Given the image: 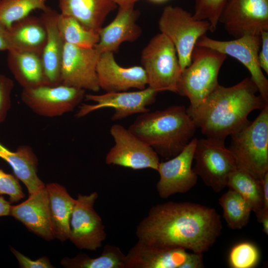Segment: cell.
I'll return each mask as SVG.
<instances>
[{"label":"cell","instance_id":"cell-27","mask_svg":"<svg viewBox=\"0 0 268 268\" xmlns=\"http://www.w3.org/2000/svg\"><path fill=\"white\" fill-rule=\"evenodd\" d=\"M243 169L237 167L229 175L226 187L239 194L250 204L258 222L262 215L263 192L262 182Z\"/></svg>","mask_w":268,"mask_h":268},{"label":"cell","instance_id":"cell-4","mask_svg":"<svg viewBox=\"0 0 268 268\" xmlns=\"http://www.w3.org/2000/svg\"><path fill=\"white\" fill-rule=\"evenodd\" d=\"M231 136L228 149L237 166L262 181L268 172V104L253 122Z\"/></svg>","mask_w":268,"mask_h":268},{"label":"cell","instance_id":"cell-23","mask_svg":"<svg viewBox=\"0 0 268 268\" xmlns=\"http://www.w3.org/2000/svg\"><path fill=\"white\" fill-rule=\"evenodd\" d=\"M0 158L11 167L14 175L26 187L29 195L45 186L37 175V157L29 146L20 145L13 151L0 142Z\"/></svg>","mask_w":268,"mask_h":268},{"label":"cell","instance_id":"cell-37","mask_svg":"<svg viewBox=\"0 0 268 268\" xmlns=\"http://www.w3.org/2000/svg\"><path fill=\"white\" fill-rule=\"evenodd\" d=\"M261 45L258 54V60L262 69L268 74V31L261 34Z\"/></svg>","mask_w":268,"mask_h":268},{"label":"cell","instance_id":"cell-34","mask_svg":"<svg viewBox=\"0 0 268 268\" xmlns=\"http://www.w3.org/2000/svg\"><path fill=\"white\" fill-rule=\"evenodd\" d=\"M9 196L10 203L17 202L23 199L25 195L15 176L4 172L0 169V195Z\"/></svg>","mask_w":268,"mask_h":268},{"label":"cell","instance_id":"cell-40","mask_svg":"<svg viewBox=\"0 0 268 268\" xmlns=\"http://www.w3.org/2000/svg\"><path fill=\"white\" fill-rule=\"evenodd\" d=\"M10 49L7 28L0 23V51H8Z\"/></svg>","mask_w":268,"mask_h":268},{"label":"cell","instance_id":"cell-5","mask_svg":"<svg viewBox=\"0 0 268 268\" xmlns=\"http://www.w3.org/2000/svg\"><path fill=\"white\" fill-rule=\"evenodd\" d=\"M226 58L216 50L196 46L190 64L182 71L177 93L187 97L190 106L199 105L219 84V72Z\"/></svg>","mask_w":268,"mask_h":268},{"label":"cell","instance_id":"cell-35","mask_svg":"<svg viewBox=\"0 0 268 268\" xmlns=\"http://www.w3.org/2000/svg\"><path fill=\"white\" fill-rule=\"evenodd\" d=\"M14 87L13 80L0 74V124L5 120L11 106V95Z\"/></svg>","mask_w":268,"mask_h":268},{"label":"cell","instance_id":"cell-16","mask_svg":"<svg viewBox=\"0 0 268 268\" xmlns=\"http://www.w3.org/2000/svg\"><path fill=\"white\" fill-rule=\"evenodd\" d=\"M198 139L193 138L176 156L159 163V180L156 189L159 197L167 199L177 193H185L197 184L198 176L192 168Z\"/></svg>","mask_w":268,"mask_h":268},{"label":"cell","instance_id":"cell-42","mask_svg":"<svg viewBox=\"0 0 268 268\" xmlns=\"http://www.w3.org/2000/svg\"><path fill=\"white\" fill-rule=\"evenodd\" d=\"M116 5L121 8H132L138 0H112Z\"/></svg>","mask_w":268,"mask_h":268},{"label":"cell","instance_id":"cell-29","mask_svg":"<svg viewBox=\"0 0 268 268\" xmlns=\"http://www.w3.org/2000/svg\"><path fill=\"white\" fill-rule=\"evenodd\" d=\"M57 24L66 43L81 48H93L99 42L98 32L87 29L73 17L58 12Z\"/></svg>","mask_w":268,"mask_h":268},{"label":"cell","instance_id":"cell-25","mask_svg":"<svg viewBox=\"0 0 268 268\" xmlns=\"http://www.w3.org/2000/svg\"><path fill=\"white\" fill-rule=\"evenodd\" d=\"M7 35L10 49L41 54L47 39V31L40 16L28 15L13 23L7 29Z\"/></svg>","mask_w":268,"mask_h":268},{"label":"cell","instance_id":"cell-24","mask_svg":"<svg viewBox=\"0 0 268 268\" xmlns=\"http://www.w3.org/2000/svg\"><path fill=\"white\" fill-rule=\"evenodd\" d=\"M59 3L60 13L73 17L85 27L97 32L117 6L112 0H59Z\"/></svg>","mask_w":268,"mask_h":268},{"label":"cell","instance_id":"cell-18","mask_svg":"<svg viewBox=\"0 0 268 268\" xmlns=\"http://www.w3.org/2000/svg\"><path fill=\"white\" fill-rule=\"evenodd\" d=\"M9 215L45 240L49 241L55 238L46 185L29 195L28 198L22 203L11 205Z\"/></svg>","mask_w":268,"mask_h":268},{"label":"cell","instance_id":"cell-38","mask_svg":"<svg viewBox=\"0 0 268 268\" xmlns=\"http://www.w3.org/2000/svg\"><path fill=\"white\" fill-rule=\"evenodd\" d=\"M203 253L193 252L188 253L185 261L179 268H204Z\"/></svg>","mask_w":268,"mask_h":268},{"label":"cell","instance_id":"cell-3","mask_svg":"<svg viewBox=\"0 0 268 268\" xmlns=\"http://www.w3.org/2000/svg\"><path fill=\"white\" fill-rule=\"evenodd\" d=\"M197 128L184 106L140 114L128 130L156 152L169 159L193 138Z\"/></svg>","mask_w":268,"mask_h":268},{"label":"cell","instance_id":"cell-2","mask_svg":"<svg viewBox=\"0 0 268 268\" xmlns=\"http://www.w3.org/2000/svg\"><path fill=\"white\" fill-rule=\"evenodd\" d=\"M258 93L251 77L230 87L219 84L199 105L186 108L187 112L206 137L225 141L250 123L251 112L268 104Z\"/></svg>","mask_w":268,"mask_h":268},{"label":"cell","instance_id":"cell-6","mask_svg":"<svg viewBox=\"0 0 268 268\" xmlns=\"http://www.w3.org/2000/svg\"><path fill=\"white\" fill-rule=\"evenodd\" d=\"M141 62L148 87L158 93L177 92L182 70L175 48L165 35L160 33L151 39L142 51Z\"/></svg>","mask_w":268,"mask_h":268},{"label":"cell","instance_id":"cell-10","mask_svg":"<svg viewBox=\"0 0 268 268\" xmlns=\"http://www.w3.org/2000/svg\"><path fill=\"white\" fill-rule=\"evenodd\" d=\"M261 45V35H245L229 41L217 40L204 35L196 46L210 48L237 60L248 70L260 95L268 102V80L258 60Z\"/></svg>","mask_w":268,"mask_h":268},{"label":"cell","instance_id":"cell-13","mask_svg":"<svg viewBox=\"0 0 268 268\" xmlns=\"http://www.w3.org/2000/svg\"><path fill=\"white\" fill-rule=\"evenodd\" d=\"M157 93L148 86L136 91L111 92L98 95L87 94L84 97L86 100L95 103L82 104L75 116L80 118L100 109L112 108L115 111L111 119L120 120L134 114L149 111L147 106L155 102Z\"/></svg>","mask_w":268,"mask_h":268},{"label":"cell","instance_id":"cell-26","mask_svg":"<svg viewBox=\"0 0 268 268\" xmlns=\"http://www.w3.org/2000/svg\"><path fill=\"white\" fill-rule=\"evenodd\" d=\"M46 187L49 194L55 238L64 242L69 239L70 219L76 199L58 183H49Z\"/></svg>","mask_w":268,"mask_h":268},{"label":"cell","instance_id":"cell-44","mask_svg":"<svg viewBox=\"0 0 268 268\" xmlns=\"http://www.w3.org/2000/svg\"><path fill=\"white\" fill-rule=\"evenodd\" d=\"M152 2H155V3H162L164 2L167 0H149Z\"/></svg>","mask_w":268,"mask_h":268},{"label":"cell","instance_id":"cell-30","mask_svg":"<svg viewBox=\"0 0 268 268\" xmlns=\"http://www.w3.org/2000/svg\"><path fill=\"white\" fill-rule=\"evenodd\" d=\"M218 203L229 228L241 229L248 224L252 210L248 202L237 192L229 189L219 199Z\"/></svg>","mask_w":268,"mask_h":268},{"label":"cell","instance_id":"cell-32","mask_svg":"<svg viewBox=\"0 0 268 268\" xmlns=\"http://www.w3.org/2000/svg\"><path fill=\"white\" fill-rule=\"evenodd\" d=\"M260 254L256 245L243 242L235 245L229 255V264L232 268H253L259 263Z\"/></svg>","mask_w":268,"mask_h":268},{"label":"cell","instance_id":"cell-11","mask_svg":"<svg viewBox=\"0 0 268 268\" xmlns=\"http://www.w3.org/2000/svg\"><path fill=\"white\" fill-rule=\"evenodd\" d=\"M110 132L115 144L106 156L107 164L157 170L159 159L152 147L120 124L113 125Z\"/></svg>","mask_w":268,"mask_h":268},{"label":"cell","instance_id":"cell-9","mask_svg":"<svg viewBox=\"0 0 268 268\" xmlns=\"http://www.w3.org/2000/svg\"><path fill=\"white\" fill-rule=\"evenodd\" d=\"M85 90L62 84L22 89V102L35 114L47 118L72 111L85 97Z\"/></svg>","mask_w":268,"mask_h":268},{"label":"cell","instance_id":"cell-20","mask_svg":"<svg viewBox=\"0 0 268 268\" xmlns=\"http://www.w3.org/2000/svg\"><path fill=\"white\" fill-rule=\"evenodd\" d=\"M188 253L184 249L159 248L138 240L126 255L125 268H179Z\"/></svg>","mask_w":268,"mask_h":268},{"label":"cell","instance_id":"cell-14","mask_svg":"<svg viewBox=\"0 0 268 268\" xmlns=\"http://www.w3.org/2000/svg\"><path fill=\"white\" fill-rule=\"evenodd\" d=\"M219 22L234 38L268 31V0H229Z\"/></svg>","mask_w":268,"mask_h":268},{"label":"cell","instance_id":"cell-41","mask_svg":"<svg viewBox=\"0 0 268 268\" xmlns=\"http://www.w3.org/2000/svg\"><path fill=\"white\" fill-rule=\"evenodd\" d=\"M10 207V202L0 196V216L9 215Z\"/></svg>","mask_w":268,"mask_h":268},{"label":"cell","instance_id":"cell-8","mask_svg":"<svg viewBox=\"0 0 268 268\" xmlns=\"http://www.w3.org/2000/svg\"><path fill=\"white\" fill-rule=\"evenodd\" d=\"M194 171L215 192L226 187L228 177L237 167L224 141L207 138L197 140L194 153Z\"/></svg>","mask_w":268,"mask_h":268},{"label":"cell","instance_id":"cell-22","mask_svg":"<svg viewBox=\"0 0 268 268\" xmlns=\"http://www.w3.org/2000/svg\"><path fill=\"white\" fill-rule=\"evenodd\" d=\"M7 63L22 89L47 85L41 54L11 49L8 51Z\"/></svg>","mask_w":268,"mask_h":268},{"label":"cell","instance_id":"cell-12","mask_svg":"<svg viewBox=\"0 0 268 268\" xmlns=\"http://www.w3.org/2000/svg\"><path fill=\"white\" fill-rule=\"evenodd\" d=\"M98 197L96 192L78 194L72 212L69 239L80 249L96 251L101 247L107 234L101 218L94 208Z\"/></svg>","mask_w":268,"mask_h":268},{"label":"cell","instance_id":"cell-7","mask_svg":"<svg viewBox=\"0 0 268 268\" xmlns=\"http://www.w3.org/2000/svg\"><path fill=\"white\" fill-rule=\"evenodd\" d=\"M158 27L160 33L174 45L182 70L190 64L192 52L198 39L210 29L207 20H197L189 11L172 5L164 8Z\"/></svg>","mask_w":268,"mask_h":268},{"label":"cell","instance_id":"cell-1","mask_svg":"<svg viewBox=\"0 0 268 268\" xmlns=\"http://www.w3.org/2000/svg\"><path fill=\"white\" fill-rule=\"evenodd\" d=\"M219 214L191 202L168 201L153 206L136 227L138 240L162 249L182 248L203 253L221 234Z\"/></svg>","mask_w":268,"mask_h":268},{"label":"cell","instance_id":"cell-28","mask_svg":"<svg viewBox=\"0 0 268 268\" xmlns=\"http://www.w3.org/2000/svg\"><path fill=\"white\" fill-rule=\"evenodd\" d=\"M125 260L126 255L119 247L107 245L98 257L79 254L74 258H63L61 264L66 268H125Z\"/></svg>","mask_w":268,"mask_h":268},{"label":"cell","instance_id":"cell-17","mask_svg":"<svg viewBox=\"0 0 268 268\" xmlns=\"http://www.w3.org/2000/svg\"><path fill=\"white\" fill-rule=\"evenodd\" d=\"M96 72L100 88L107 92L126 91L130 88L142 90L147 85L142 67H122L117 63L111 52L100 54Z\"/></svg>","mask_w":268,"mask_h":268},{"label":"cell","instance_id":"cell-39","mask_svg":"<svg viewBox=\"0 0 268 268\" xmlns=\"http://www.w3.org/2000/svg\"><path fill=\"white\" fill-rule=\"evenodd\" d=\"M262 182L263 192V209L262 217L258 222L263 216L268 214V172L265 174Z\"/></svg>","mask_w":268,"mask_h":268},{"label":"cell","instance_id":"cell-21","mask_svg":"<svg viewBox=\"0 0 268 268\" xmlns=\"http://www.w3.org/2000/svg\"><path fill=\"white\" fill-rule=\"evenodd\" d=\"M58 12L49 7L40 17L47 31V39L41 57L47 85L61 84V70L65 42L58 29Z\"/></svg>","mask_w":268,"mask_h":268},{"label":"cell","instance_id":"cell-33","mask_svg":"<svg viewBox=\"0 0 268 268\" xmlns=\"http://www.w3.org/2000/svg\"><path fill=\"white\" fill-rule=\"evenodd\" d=\"M229 0H194L193 17L197 20H205L210 25V31L214 32L219 23V18Z\"/></svg>","mask_w":268,"mask_h":268},{"label":"cell","instance_id":"cell-43","mask_svg":"<svg viewBox=\"0 0 268 268\" xmlns=\"http://www.w3.org/2000/svg\"><path fill=\"white\" fill-rule=\"evenodd\" d=\"M259 223H261L263 226V231L268 235V214L265 215L260 220Z\"/></svg>","mask_w":268,"mask_h":268},{"label":"cell","instance_id":"cell-15","mask_svg":"<svg viewBox=\"0 0 268 268\" xmlns=\"http://www.w3.org/2000/svg\"><path fill=\"white\" fill-rule=\"evenodd\" d=\"M100 54L94 48L65 43L61 70V84L84 90L98 91L96 67Z\"/></svg>","mask_w":268,"mask_h":268},{"label":"cell","instance_id":"cell-31","mask_svg":"<svg viewBox=\"0 0 268 268\" xmlns=\"http://www.w3.org/2000/svg\"><path fill=\"white\" fill-rule=\"evenodd\" d=\"M46 2L47 0H0V23L8 29L33 10H46L49 7Z\"/></svg>","mask_w":268,"mask_h":268},{"label":"cell","instance_id":"cell-19","mask_svg":"<svg viewBox=\"0 0 268 268\" xmlns=\"http://www.w3.org/2000/svg\"><path fill=\"white\" fill-rule=\"evenodd\" d=\"M138 15V11L134 7H119L114 20L98 31L99 40L94 48L100 54L114 53L122 43L135 41L141 34V29L136 23Z\"/></svg>","mask_w":268,"mask_h":268},{"label":"cell","instance_id":"cell-36","mask_svg":"<svg viewBox=\"0 0 268 268\" xmlns=\"http://www.w3.org/2000/svg\"><path fill=\"white\" fill-rule=\"evenodd\" d=\"M10 250L17 260L20 268H53L50 260L46 256L36 260H32L13 248Z\"/></svg>","mask_w":268,"mask_h":268}]
</instances>
